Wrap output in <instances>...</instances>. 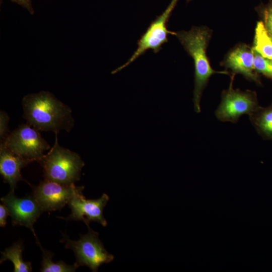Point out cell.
<instances>
[{"instance_id": "1", "label": "cell", "mask_w": 272, "mask_h": 272, "mask_svg": "<svg viewBox=\"0 0 272 272\" xmlns=\"http://www.w3.org/2000/svg\"><path fill=\"white\" fill-rule=\"evenodd\" d=\"M22 104L23 117L39 131L70 132L74 126L71 108L49 92L42 91L25 95Z\"/></svg>"}, {"instance_id": "2", "label": "cell", "mask_w": 272, "mask_h": 272, "mask_svg": "<svg viewBox=\"0 0 272 272\" xmlns=\"http://www.w3.org/2000/svg\"><path fill=\"white\" fill-rule=\"evenodd\" d=\"M185 50L193 60L194 66V87L192 101L194 111L201 112L200 100L203 91L209 79L214 74L228 73L214 70L207 55V48L211 36V32L206 27H193L188 31L175 32Z\"/></svg>"}, {"instance_id": "6", "label": "cell", "mask_w": 272, "mask_h": 272, "mask_svg": "<svg viewBox=\"0 0 272 272\" xmlns=\"http://www.w3.org/2000/svg\"><path fill=\"white\" fill-rule=\"evenodd\" d=\"M178 0H172L166 10L151 22L146 31L137 42V48L131 57L123 65L114 70L115 74L129 65L148 50L155 53L159 52L164 44L168 41L169 34L175 35L167 28V22Z\"/></svg>"}, {"instance_id": "21", "label": "cell", "mask_w": 272, "mask_h": 272, "mask_svg": "<svg viewBox=\"0 0 272 272\" xmlns=\"http://www.w3.org/2000/svg\"><path fill=\"white\" fill-rule=\"evenodd\" d=\"M26 8L31 14L34 13V11L31 4V0H11Z\"/></svg>"}, {"instance_id": "16", "label": "cell", "mask_w": 272, "mask_h": 272, "mask_svg": "<svg viewBox=\"0 0 272 272\" xmlns=\"http://www.w3.org/2000/svg\"><path fill=\"white\" fill-rule=\"evenodd\" d=\"M37 244L42 251V260L40 271L42 272H74L78 266L75 263L73 265L67 264L63 261L54 262L52 259L54 254L43 249L39 241Z\"/></svg>"}, {"instance_id": "7", "label": "cell", "mask_w": 272, "mask_h": 272, "mask_svg": "<svg viewBox=\"0 0 272 272\" xmlns=\"http://www.w3.org/2000/svg\"><path fill=\"white\" fill-rule=\"evenodd\" d=\"M233 76L229 88L222 92L215 115L220 121L235 123L242 115H249L260 106L254 91L233 89Z\"/></svg>"}, {"instance_id": "14", "label": "cell", "mask_w": 272, "mask_h": 272, "mask_svg": "<svg viewBox=\"0 0 272 272\" xmlns=\"http://www.w3.org/2000/svg\"><path fill=\"white\" fill-rule=\"evenodd\" d=\"M24 250L21 242H17L11 246L7 248L2 252L0 263L6 260H10L13 262L15 272H30L32 270L31 262L23 260L22 253Z\"/></svg>"}, {"instance_id": "5", "label": "cell", "mask_w": 272, "mask_h": 272, "mask_svg": "<svg viewBox=\"0 0 272 272\" xmlns=\"http://www.w3.org/2000/svg\"><path fill=\"white\" fill-rule=\"evenodd\" d=\"M1 142L14 154L31 162H39L44 152L51 148L39 131L28 123L20 125Z\"/></svg>"}, {"instance_id": "13", "label": "cell", "mask_w": 272, "mask_h": 272, "mask_svg": "<svg viewBox=\"0 0 272 272\" xmlns=\"http://www.w3.org/2000/svg\"><path fill=\"white\" fill-rule=\"evenodd\" d=\"M249 118L259 135L272 140V103L267 107L259 106L249 115Z\"/></svg>"}, {"instance_id": "15", "label": "cell", "mask_w": 272, "mask_h": 272, "mask_svg": "<svg viewBox=\"0 0 272 272\" xmlns=\"http://www.w3.org/2000/svg\"><path fill=\"white\" fill-rule=\"evenodd\" d=\"M253 48L263 57L272 60V39L262 21L257 23Z\"/></svg>"}, {"instance_id": "3", "label": "cell", "mask_w": 272, "mask_h": 272, "mask_svg": "<svg viewBox=\"0 0 272 272\" xmlns=\"http://www.w3.org/2000/svg\"><path fill=\"white\" fill-rule=\"evenodd\" d=\"M57 134L55 133L53 146L39 162L45 179L63 184H73L80 179L85 163L78 154L59 145Z\"/></svg>"}, {"instance_id": "11", "label": "cell", "mask_w": 272, "mask_h": 272, "mask_svg": "<svg viewBox=\"0 0 272 272\" xmlns=\"http://www.w3.org/2000/svg\"><path fill=\"white\" fill-rule=\"evenodd\" d=\"M254 59L253 48L242 44L230 52L223 64L234 73L241 74L248 80L260 84L259 78L254 66Z\"/></svg>"}, {"instance_id": "19", "label": "cell", "mask_w": 272, "mask_h": 272, "mask_svg": "<svg viewBox=\"0 0 272 272\" xmlns=\"http://www.w3.org/2000/svg\"><path fill=\"white\" fill-rule=\"evenodd\" d=\"M10 117L4 111L0 112V137L1 141L4 140L9 134L8 132V122Z\"/></svg>"}, {"instance_id": "20", "label": "cell", "mask_w": 272, "mask_h": 272, "mask_svg": "<svg viewBox=\"0 0 272 272\" xmlns=\"http://www.w3.org/2000/svg\"><path fill=\"white\" fill-rule=\"evenodd\" d=\"M9 215L7 207L3 203L0 205V226L5 227L7 224V218Z\"/></svg>"}, {"instance_id": "4", "label": "cell", "mask_w": 272, "mask_h": 272, "mask_svg": "<svg viewBox=\"0 0 272 272\" xmlns=\"http://www.w3.org/2000/svg\"><path fill=\"white\" fill-rule=\"evenodd\" d=\"M88 228V232L81 235L77 241L71 240L63 235V241L65 243V247L72 250L76 258V264L87 266L92 271L97 272L103 264L108 263L114 259V256L109 253L104 248L99 238V233Z\"/></svg>"}, {"instance_id": "12", "label": "cell", "mask_w": 272, "mask_h": 272, "mask_svg": "<svg viewBox=\"0 0 272 272\" xmlns=\"http://www.w3.org/2000/svg\"><path fill=\"white\" fill-rule=\"evenodd\" d=\"M30 161L11 152L3 142L0 145V173L5 182L9 183L10 192H14L18 181L23 180L21 170Z\"/></svg>"}, {"instance_id": "18", "label": "cell", "mask_w": 272, "mask_h": 272, "mask_svg": "<svg viewBox=\"0 0 272 272\" xmlns=\"http://www.w3.org/2000/svg\"><path fill=\"white\" fill-rule=\"evenodd\" d=\"M261 17L265 28L272 39V0L266 4H261L256 8Z\"/></svg>"}, {"instance_id": "10", "label": "cell", "mask_w": 272, "mask_h": 272, "mask_svg": "<svg viewBox=\"0 0 272 272\" xmlns=\"http://www.w3.org/2000/svg\"><path fill=\"white\" fill-rule=\"evenodd\" d=\"M1 200L8 208L13 225L29 228L38 241L33 226L43 211L33 196L18 198L14 192H10Z\"/></svg>"}, {"instance_id": "8", "label": "cell", "mask_w": 272, "mask_h": 272, "mask_svg": "<svg viewBox=\"0 0 272 272\" xmlns=\"http://www.w3.org/2000/svg\"><path fill=\"white\" fill-rule=\"evenodd\" d=\"M84 188L75 183L63 184L45 179L34 188L33 196L43 211H54L63 208L77 192Z\"/></svg>"}, {"instance_id": "17", "label": "cell", "mask_w": 272, "mask_h": 272, "mask_svg": "<svg viewBox=\"0 0 272 272\" xmlns=\"http://www.w3.org/2000/svg\"><path fill=\"white\" fill-rule=\"evenodd\" d=\"M254 66L256 72L272 79V60L262 56L254 50Z\"/></svg>"}, {"instance_id": "9", "label": "cell", "mask_w": 272, "mask_h": 272, "mask_svg": "<svg viewBox=\"0 0 272 272\" xmlns=\"http://www.w3.org/2000/svg\"><path fill=\"white\" fill-rule=\"evenodd\" d=\"M83 190L77 192L71 198L68 205L71 214L66 220L81 221L88 227L91 222H95L105 227L107 223L103 216V210L107 205L109 196L103 193L100 197L95 199H87L84 196Z\"/></svg>"}]
</instances>
